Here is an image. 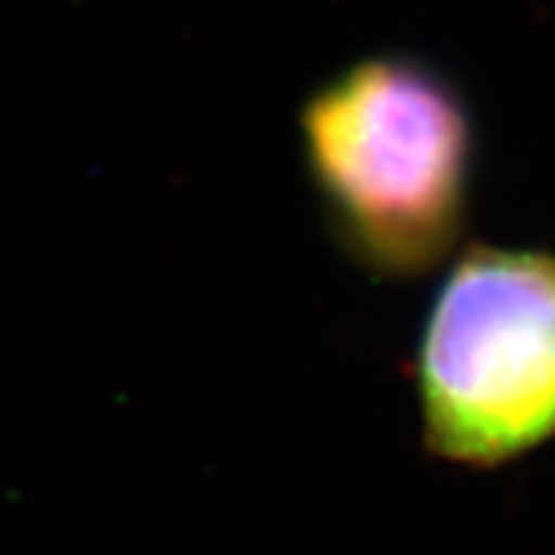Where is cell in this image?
<instances>
[{"mask_svg":"<svg viewBox=\"0 0 555 555\" xmlns=\"http://www.w3.org/2000/svg\"><path fill=\"white\" fill-rule=\"evenodd\" d=\"M299 145L327 229L361 272L420 281L463 247L481 133L438 62L408 50L349 62L302 105Z\"/></svg>","mask_w":555,"mask_h":555,"instance_id":"1","label":"cell"},{"mask_svg":"<svg viewBox=\"0 0 555 555\" xmlns=\"http://www.w3.org/2000/svg\"><path fill=\"white\" fill-rule=\"evenodd\" d=\"M408 379L436 463L496 473L553 444V247L463 244L416 327Z\"/></svg>","mask_w":555,"mask_h":555,"instance_id":"2","label":"cell"}]
</instances>
